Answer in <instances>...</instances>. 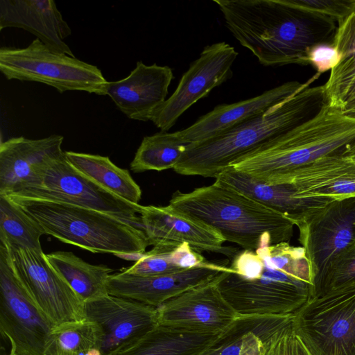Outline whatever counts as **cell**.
Instances as JSON below:
<instances>
[{
	"instance_id": "6da1fadb",
	"label": "cell",
	"mask_w": 355,
	"mask_h": 355,
	"mask_svg": "<svg viewBox=\"0 0 355 355\" xmlns=\"http://www.w3.org/2000/svg\"><path fill=\"white\" fill-rule=\"evenodd\" d=\"M213 1L232 35L263 66L307 65L313 47L334 44V19L299 8L288 0Z\"/></svg>"
},
{
	"instance_id": "7a4b0ae2",
	"label": "cell",
	"mask_w": 355,
	"mask_h": 355,
	"mask_svg": "<svg viewBox=\"0 0 355 355\" xmlns=\"http://www.w3.org/2000/svg\"><path fill=\"white\" fill-rule=\"evenodd\" d=\"M315 73L297 92L265 112L209 140L189 144L173 170L216 178L237 159L316 115L327 103L324 85L311 87Z\"/></svg>"
},
{
	"instance_id": "3957f363",
	"label": "cell",
	"mask_w": 355,
	"mask_h": 355,
	"mask_svg": "<svg viewBox=\"0 0 355 355\" xmlns=\"http://www.w3.org/2000/svg\"><path fill=\"white\" fill-rule=\"evenodd\" d=\"M168 205L218 231L225 241L256 250L289 242L295 224L282 214L215 181L187 193L175 191Z\"/></svg>"
},
{
	"instance_id": "277c9868",
	"label": "cell",
	"mask_w": 355,
	"mask_h": 355,
	"mask_svg": "<svg viewBox=\"0 0 355 355\" xmlns=\"http://www.w3.org/2000/svg\"><path fill=\"white\" fill-rule=\"evenodd\" d=\"M355 144V119L327 103L313 117L266 142L230 166L268 182L320 158L345 155Z\"/></svg>"
},
{
	"instance_id": "5b68a950",
	"label": "cell",
	"mask_w": 355,
	"mask_h": 355,
	"mask_svg": "<svg viewBox=\"0 0 355 355\" xmlns=\"http://www.w3.org/2000/svg\"><path fill=\"white\" fill-rule=\"evenodd\" d=\"M268 247L236 253L230 266L215 277L239 316L291 314L311 298L312 286L277 269Z\"/></svg>"
},
{
	"instance_id": "8992f818",
	"label": "cell",
	"mask_w": 355,
	"mask_h": 355,
	"mask_svg": "<svg viewBox=\"0 0 355 355\" xmlns=\"http://www.w3.org/2000/svg\"><path fill=\"white\" fill-rule=\"evenodd\" d=\"M8 198L34 219L45 234L91 252L137 260L150 245L143 229L110 214L65 203Z\"/></svg>"
},
{
	"instance_id": "52a82bcc",
	"label": "cell",
	"mask_w": 355,
	"mask_h": 355,
	"mask_svg": "<svg viewBox=\"0 0 355 355\" xmlns=\"http://www.w3.org/2000/svg\"><path fill=\"white\" fill-rule=\"evenodd\" d=\"M0 71L8 80L46 84L60 93L82 91L106 95L108 84L96 66L55 52L38 39L25 48L2 46Z\"/></svg>"
},
{
	"instance_id": "ba28073f",
	"label": "cell",
	"mask_w": 355,
	"mask_h": 355,
	"mask_svg": "<svg viewBox=\"0 0 355 355\" xmlns=\"http://www.w3.org/2000/svg\"><path fill=\"white\" fill-rule=\"evenodd\" d=\"M292 326L311 355H355V282L310 298Z\"/></svg>"
},
{
	"instance_id": "9c48e42d",
	"label": "cell",
	"mask_w": 355,
	"mask_h": 355,
	"mask_svg": "<svg viewBox=\"0 0 355 355\" xmlns=\"http://www.w3.org/2000/svg\"><path fill=\"white\" fill-rule=\"evenodd\" d=\"M6 196L91 209L144 230L140 217L142 205L130 203L85 177L70 164L64 152L44 165L34 187Z\"/></svg>"
},
{
	"instance_id": "30bf717a",
	"label": "cell",
	"mask_w": 355,
	"mask_h": 355,
	"mask_svg": "<svg viewBox=\"0 0 355 355\" xmlns=\"http://www.w3.org/2000/svg\"><path fill=\"white\" fill-rule=\"evenodd\" d=\"M55 327L19 281L0 243V331L10 344V354L44 355Z\"/></svg>"
},
{
	"instance_id": "8fae6325",
	"label": "cell",
	"mask_w": 355,
	"mask_h": 355,
	"mask_svg": "<svg viewBox=\"0 0 355 355\" xmlns=\"http://www.w3.org/2000/svg\"><path fill=\"white\" fill-rule=\"evenodd\" d=\"M297 227L311 266L312 297L334 259L355 241V196L330 201Z\"/></svg>"
},
{
	"instance_id": "7c38bea8",
	"label": "cell",
	"mask_w": 355,
	"mask_h": 355,
	"mask_svg": "<svg viewBox=\"0 0 355 355\" xmlns=\"http://www.w3.org/2000/svg\"><path fill=\"white\" fill-rule=\"evenodd\" d=\"M5 248L19 281L55 326L85 319L84 303L48 263L44 253Z\"/></svg>"
},
{
	"instance_id": "4fadbf2b",
	"label": "cell",
	"mask_w": 355,
	"mask_h": 355,
	"mask_svg": "<svg viewBox=\"0 0 355 355\" xmlns=\"http://www.w3.org/2000/svg\"><path fill=\"white\" fill-rule=\"evenodd\" d=\"M237 55L235 49L225 42L205 46L150 121L161 131L171 129L191 106L232 77V67Z\"/></svg>"
},
{
	"instance_id": "5bb4252c",
	"label": "cell",
	"mask_w": 355,
	"mask_h": 355,
	"mask_svg": "<svg viewBox=\"0 0 355 355\" xmlns=\"http://www.w3.org/2000/svg\"><path fill=\"white\" fill-rule=\"evenodd\" d=\"M85 318L98 327L103 355H110L157 327V308L109 294L84 302Z\"/></svg>"
},
{
	"instance_id": "9a60e30c",
	"label": "cell",
	"mask_w": 355,
	"mask_h": 355,
	"mask_svg": "<svg viewBox=\"0 0 355 355\" xmlns=\"http://www.w3.org/2000/svg\"><path fill=\"white\" fill-rule=\"evenodd\" d=\"M157 311L159 325L213 334L223 333L239 316L215 278L167 300Z\"/></svg>"
},
{
	"instance_id": "2e32d148",
	"label": "cell",
	"mask_w": 355,
	"mask_h": 355,
	"mask_svg": "<svg viewBox=\"0 0 355 355\" xmlns=\"http://www.w3.org/2000/svg\"><path fill=\"white\" fill-rule=\"evenodd\" d=\"M226 264H207L182 272L160 275L130 274L124 270L111 274L106 282L109 295L157 307L186 291L207 283L227 269Z\"/></svg>"
},
{
	"instance_id": "e0dca14e",
	"label": "cell",
	"mask_w": 355,
	"mask_h": 355,
	"mask_svg": "<svg viewBox=\"0 0 355 355\" xmlns=\"http://www.w3.org/2000/svg\"><path fill=\"white\" fill-rule=\"evenodd\" d=\"M63 137L10 138L0 144V195L10 196L34 187L45 164L62 155Z\"/></svg>"
},
{
	"instance_id": "ac0fdd59",
	"label": "cell",
	"mask_w": 355,
	"mask_h": 355,
	"mask_svg": "<svg viewBox=\"0 0 355 355\" xmlns=\"http://www.w3.org/2000/svg\"><path fill=\"white\" fill-rule=\"evenodd\" d=\"M173 79L171 67L137 61L127 77L108 82L106 95L128 118L148 121L166 101Z\"/></svg>"
},
{
	"instance_id": "d6986e66",
	"label": "cell",
	"mask_w": 355,
	"mask_h": 355,
	"mask_svg": "<svg viewBox=\"0 0 355 355\" xmlns=\"http://www.w3.org/2000/svg\"><path fill=\"white\" fill-rule=\"evenodd\" d=\"M142 226L150 245L187 243L196 252H213L226 255L222 234L206 223L167 206H142Z\"/></svg>"
},
{
	"instance_id": "ffe728a7",
	"label": "cell",
	"mask_w": 355,
	"mask_h": 355,
	"mask_svg": "<svg viewBox=\"0 0 355 355\" xmlns=\"http://www.w3.org/2000/svg\"><path fill=\"white\" fill-rule=\"evenodd\" d=\"M303 83L286 82L253 98L232 104L218 105L191 125L174 132L188 144L209 140L265 112L297 92Z\"/></svg>"
},
{
	"instance_id": "44dd1931",
	"label": "cell",
	"mask_w": 355,
	"mask_h": 355,
	"mask_svg": "<svg viewBox=\"0 0 355 355\" xmlns=\"http://www.w3.org/2000/svg\"><path fill=\"white\" fill-rule=\"evenodd\" d=\"M267 183H290L297 195L339 200L355 196V160L340 155L320 158Z\"/></svg>"
},
{
	"instance_id": "7402d4cb",
	"label": "cell",
	"mask_w": 355,
	"mask_h": 355,
	"mask_svg": "<svg viewBox=\"0 0 355 355\" xmlns=\"http://www.w3.org/2000/svg\"><path fill=\"white\" fill-rule=\"evenodd\" d=\"M22 28L55 52L75 57L64 39L71 30L53 0H0V30Z\"/></svg>"
},
{
	"instance_id": "603a6c76",
	"label": "cell",
	"mask_w": 355,
	"mask_h": 355,
	"mask_svg": "<svg viewBox=\"0 0 355 355\" xmlns=\"http://www.w3.org/2000/svg\"><path fill=\"white\" fill-rule=\"evenodd\" d=\"M216 181L282 214L296 226L333 200L320 197L300 196L296 187L292 184L267 183L231 167L220 173L216 178Z\"/></svg>"
},
{
	"instance_id": "cb8c5ba5",
	"label": "cell",
	"mask_w": 355,
	"mask_h": 355,
	"mask_svg": "<svg viewBox=\"0 0 355 355\" xmlns=\"http://www.w3.org/2000/svg\"><path fill=\"white\" fill-rule=\"evenodd\" d=\"M293 314L238 316L199 355H266L277 337L292 324Z\"/></svg>"
},
{
	"instance_id": "d4e9b609",
	"label": "cell",
	"mask_w": 355,
	"mask_h": 355,
	"mask_svg": "<svg viewBox=\"0 0 355 355\" xmlns=\"http://www.w3.org/2000/svg\"><path fill=\"white\" fill-rule=\"evenodd\" d=\"M220 334L158 324L137 341L110 355H199Z\"/></svg>"
},
{
	"instance_id": "484cf974",
	"label": "cell",
	"mask_w": 355,
	"mask_h": 355,
	"mask_svg": "<svg viewBox=\"0 0 355 355\" xmlns=\"http://www.w3.org/2000/svg\"><path fill=\"white\" fill-rule=\"evenodd\" d=\"M67 160L78 171L105 189L132 204L139 205L140 187L127 169L116 166L108 157L65 151Z\"/></svg>"
},
{
	"instance_id": "4316f807",
	"label": "cell",
	"mask_w": 355,
	"mask_h": 355,
	"mask_svg": "<svg viewBox=\"0 0 355 355\" xmlns=\"http://www.w3.org/2000/svg\"><path fill=\"white\" fill-rule=\"evenodd\" d=\"M45 257L83 303L108 294L106 282L113 270L107 266L89 263L71 252L57 251Z\"/></svg>"
},
{
	"instance_id": "83f0119b",
	"label": "cell",
	"mask_w": 355,
	"mask_h": 355,
	"mask_svg": "<svg viewBox=\"0 0 355 355\" xmlns=\"http://www.w3.org/2000/svg\"><path fill=\"white\" fill-rule=\"evenodd\" d=\"M208 261L187 243H162L154 245L124 270L139 275H168L204 266Z\"/></svg>"
},
{
	"instance_id": "f1b7e54d",
	"label": "cell",
	"mask_w": 355,
	"mask_h": 355,
	"mask_svg": "<svg viewBox=\"0 0 355 355\" xmlns=\"http://www.w3.org/2000/svg\"><path fill=\"white\" fill-rule=\"evenodd\" d=\"M45 232L19 205L0 195V243L43 254L40 238Z\"/></svg>"
},
{
	"instance_id": "f546056e",
	"label": "cell",
	"mask_w": 355,
	"mask_h": 355,
	"mask_svg": "<svg viewBox=\"0 0 355 355\" xmlns=\"http://www.w3.org/2000/svg\"><path fill=\"white\" fill-rule=\"evenodd\" d=\"M44 355H103L100 331L87 320L55 326L47 338Z\"/></svg>"
},
{
	"instance_id": "4dcf8cb0",
	"label": "cell",
	"mask_w": 355,
	"mask_h": 355,
	"mask_svg": "<svg viewBox=\"0 0 355 355\" xmlns=\"http://www.w3.org/2000/svg\"><path fill=\"white\" fill-rule=\"evenodd\" d=\"M189 146L175 132L160 131L144 137L130 163V169L134 173L173 169Z\"/></svg>"
},
{
	"instance_id": "1f68e13d",
	"label": "cell",
	"mask_w": 355,
	"mask_h": 355,
	"mask_svg": "<svg viewBox=\"0 0 355 355\" xmlns=\"http://www.w3.org/2000/svg\"><path fill=\"white\" fill-rule=\"evenodd\" d=\"M338 23L334 45L340 53V60L331 70L325 88L336 85L355 69V10Z\"/></svg>"
},
{
	"instance_id": "d6a6232c",
	"label": "cell",
	"mask_w": 355,
	"mask_h": 355,
	"mask_svg": "<svg viewBox=\"0 0 355 355\" xmlns=\"http://www.w3.org/2000/svg\"><path fill=\"white\" fill-rule=\"evenodd\" d=\"M267 250L272 263L277 269L313 286L311 266L304 248L282 242L268 246Z\"/></svg>"
},
{
	"instance_id": "836d02e7",
	"label": "cell",
	"mask_w": 355,
	"mask_h": 355,
	"mask_svg": "<svg viewBox=\"0 0 355 355\" xmlns=\"http://www.w3.org/2000/svg\"><path fill=\"white\" fill-rule=\"evenodd\" d=\"M355 282V241L344 250L330 266L322 284L312 297Z\"/></svg>"
},
{
	"instance_id": "e575fe53",
	"label": "cell",
	"mask_w": 355,
	"mask_h": 355,
	"mask_svg": "<svg viewBox=\"0 0 355 355\" xmlns=\"http://www.w3.org/2000/svg\"><path fill=\"white\" fill-rule=\"evenodd\" d=\"M325 94L329 107L355 119V69L339 83L325 89Z\"/></svg>"
},
{
	"instance_id": "d590c367",
	"label": "cell",
	"mask_w": 355,
	"mask_h": 355,
	"mask_svg": "<svg viewBox=\"0 0 355 355\" xmlns=\"http://www.w3.org/2000/svg\"><path fill=\"white\" fill-rule=\"evenodd\" d=\"M301 9L331 17L338 22L355 10V0H288Z\"/></svg>"
},
{
	"instance_id": "8d00e7d4",
	"label": "cell",
	"mask_w": 355,
	"mask_h": 355,
	"mask_svg": "<svg viewBox=\"0 0 355 355\" xmlns=\"http://www.w3.org/2000/svg\"><path fill=\"white\" fill-rule=\"evenodd\" d=\"M266 355H311V354L295 334L291 324L273 341Z\"/></svg>"
},
{
	"instance_id": "74e56055",
	"label": "cell",
	"mask_w": 355,
	"mask_h": 355,
	"mask_svg": "<svg viewBox=\"0 0 355 355\" xmlns=\"http://www.w3.org/2000/svg\"><path fill=\"white\" fill-rule=\"evenodd\" d=\"M308 59L320 74L331 70L340 60V55L334 44H321L313 47L309 52Z\"/></svg>"
},
{
	"instance_id": "f35d334b",
	"label": "cell",
	"mask_w": 355,
	"mask_h": 355,
	"mask_svg": "<svg viewBox=\"0 0 355 355\" xmlns=\"http://www.w3.org/2000/svg\"><path fill=\"white\" fill-rule=\"evenodd\" d=\"M344 155L348 156L355 160V144L353 145V146L348 150Z\"/></svg>"
},
{
	"instance_id": "ab89813d",
	"label": "cell",
	"mask_w": 355,
	"mask_h": 355,
	"mask_svg": "<svg viewBox=\"0 0 355 355\" xmlns=\"http://www.w3.org/2000/svg\"><path fill=\"white\" fill-rule=\"evenodd\" d=\"M8 355H11V354H8Z\"/></svg>"
}]
</instances>
